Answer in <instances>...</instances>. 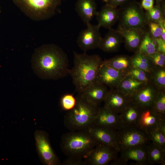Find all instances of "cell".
Instances as JSON below:
<instances>
[{
    "mask_svg": "<svg viewBox=\"0 0 165 165\" xmlns=\"http://www.w3.org/2000/svg\"><path fill=\"white\" fill-rule=\"evenodd\" d=\"M149 57L155 66L165 68V54L157 51Z\"/></svg>",
    "mask_w": 165,
    "mask_h": 165,
    "instance_id": "cell-36",
    "label": "cell"
},
{
    "mask_svg": "<svg viewBox=\"0 0 165 165\" xmlns=\"http://www.w3.org/2000/svg\"><path fill=\"white\" fill-rule=\"evenodd\" d=\"M156 5H160L162 3L164 2V0H156Z\"/></svg>",
    "mask_w": 165,
    "mask_h": 165,
    "instance_id": "cell-42",
    "label": "cell"
},
{
    "mask_svg": "<svg viewBox=\"0 0 165 165\" xmlns=\"http://www.w3.org/2000/svg\"><path fill=\"white\" fill-rule=\"evenodd\" d=\"M25 15L35 21L51 18L61 0H12Z\"/></svg>",
    "mask_w": 165,
    "mask_h": 165,
    "instance_id": "cell-5",
    "label": "cell"
},
{
    "mask_svg": "<svg viewBox=\"0 0 165 165\" xmlns=\"http://www.w3.org/2000/svg\"><path fill=\"white\" fill-rule=\"evenodd\" d=\"M97 5L95 0H77L75 10L83 22L86 25L96 16Z\"/></svg>",
    "mask_w": 165,
    "mask_h": 165,
    "instance_id": "cell-22",
    "label": "cell"
},
{
    "mask_svg": "<svg viewBox=\"0 0 165 165\" xmlns=\"http://www.w3.org/2000/svg\"><path fill=\"white\" fill-rule=\"evenodd\" d=\"M104 2H105L106 4L107 3V2H108V0H103Z\"/></svg>",
    "mask_w": 165,
    "mask_h": 165,
    "instance_id": "cell-43",
    "label": "cell"
},
{
    "mask_svg": "<svg viewBox=\"0 0 165 165\" xmlns=\"http://www.w3.org/2000/svg\"><path fill=\"white\" fill-rule=\"evenodd\" d=\"M95 16L99 26L109 30L118 21V9L106 4L97 12Z\"/></svg>",
    "mask_w": 165,
    "mask_h": 165,
    "instance_id": "cell-21",
    "label": "cell"
},
{
    "mask_svg": "<svg viewBox=\"0 0 165 165\" xmlns=\"http://www.w3.org/2000/svg\"><path fill=\"white\" fill-rule=\"evenodd\" d=\"M157 51V44L156 40L150 35L148 30H146L136 52L149 56Z\"/></svg>",
    "mask_w": 165,
    "mask_h": 165,
    "instance_id": "cell-27",
    "label": "cell"
},
{
    "mask_svg": "<svg viewBox=\"0 0 165 165\" xmlns=\"http://www.w3.org/2000/svg\"><path fill=\"white\" fill-rule=\"evenodd\" d=\"M1 7H0V14H1Z\"/></svg>",
    "mask_w": 165,
    "mask_h": 165,
    "instance_id": "cell-44",
    "label": "cell"
},
{
    "mask_svg": "<svg viewBox=\"0 0 165 165\" xmlns=\"http://www.w3.org/2000/svg\"><path fill=\"white\" fill-rule=\"evenodd\" d=\"M162 29V34L161 38L165 41V19H163L158 23Z\"/></svg>",
    "mask_w": 165,
    "mask_h": 165,
    "instance_id": "cell-41",
    "label": "cell"
},
{
    "mask_svg": "<svg viewBox=\"0 0 165 165\" xmlns=\"http://www.w3.org/2000/svg\"><path fill=\"white\" fill-rule=\"evenodd\" d=\"M127 74L113 68L103 61L99 68L96 80L110 89H116Z\"/></svg>",
    "mask_w": 165,
    "mask_h": 165,
    "instance_id": "cell-12",
    "label": "cell"
},
{
    "mask_svg": "<svg viewBox=\"0 0 165 165\" xmlns=\"http://www.w3.org/2000/svg\"><path fill=\"white\" fill-rule=\"evenodd\" d=\"M130 0H108L106 4L115 8Z\"/></svg>",
    "mask_w": 165,
    "mask_h": 165,
    "instance_id": "cell-38",
    "label": "cell"
},
{
    "mask_svg": "<svg viewBox=\"0 0 165 165\" xmlns=\"http://www.w3.org/2000/svg\"><path fill=\"white\" fill-rule=\"evenodd\" d=\"M31 63L34 72L42 79L56 80L69 74L67 55L54 44H43L36 48Z\"/></svg>",
    "mask_w": 165,
    "mask_h": 165,
    "instance_id": "cell-1",
    "label": "cell"
},
{
    "mask_svg": "<svg viewBox=\"0 0 165 165\" xmlns=\"http://www.w3.org/2000/svg\"><path fill=\"white\" fill-rule=\"evenodd\" d=\"M98 143L86 131H70L62 136L60 147L68 157L84 159Z\"/></svg>",
    "mask_w": 165,
    "mask_h": 165,
    "instance_id": "cell-4",
    "label": "cell"
},
{
    "mask_svg": "<svg viewBox=\"0 0 165 165\" xmlns=\"http://www.w3.org/2000/svg\"><path fill=\"white\" fill-rule=\"evenodd\" d=\"M141 108L130 102L119 114L123 127H136Z\"/></svg>",
    "mask_w": 165,
    "mask_h": 165,
    "instance_id": "cell-23",
    "label": "cell"
},
{
    "mask_svg": "<svg viewBox=\"0 0 165 165\" xmlns=\"http://www.w3.org/2000/svg\"><path fill=\"white\" fill-rule=\"evenodd\" d=\"M119 152L114 147L98 142L84 160L86 165H106L118 157Z\"/></svg>",
    "mask_w": 165,
    "mask_h": 165,
    "instance_id": "cell-9",
    "label": "cell"
},
{
    "mask_svg": "<svg viewBox=\"0 0 165 165\" xmlns=\"http://www.w3.org/2000/svg\"><path fill=\"white\" fill-rule=\"evenodd\" d=\"M130 57L133 68L150 73L156 67L149 56L136 52Z\"/></svg>",
    "mask_w": 165,
    "mask_h": 165,
    "instance_id": "cell-28",
    "label": "cell"
},
{
    "mask_svg": "<svg viewBox=\"0 0 165 165\" xmlns=\"http://www.w3.org/2000/svg\"><path fill=\"white\" fill-rule=\"evenodd\" d=\"M147 84L127 74L117 88L130 98Z\"/></svg>",
    "mask_w": 165,
    "mask_h": 165,
    "instance_id": "cell-24",
    "label": "cell"
},
{
    "mask_svg": "<svg viewBox=\"0 0 165 165\" xmlns=\"http://www.w3.org/2000/svg\"><path fill=\"white\" fill-rule=\"evenodd\" d=\"M148 31L150 35L154 38H161L162 29L160 24L157 22L150 21L148 22Z\"/></svg>",
    "mask_w": 165,
    "mask_h": 165,
    "instance_id": "cell-35",
    "label": "cell"
},
{
    "mask_svg": "<svg viewBox=\"0 0 165 165\" xmlns=\"http://www.w3.org/2000/svg\"><path fill=\"white\" fill-rule=\"evenodd\" d=\"M63 165H86L83 159L73 157H68L62 163Z\"/></svg>",
    "mask_w": 165,
    "mask_h": 165,
    "instance_id": "cell-37",
    "label": "cell"
},
{
    "mask_svg": "<svg viewBox=\"0 0 165 165\" xmlns=\"http://www.w3.org/2000/svg\"><path fill=\"white\" fill-rule=\"evenodd\" d=\"M74 65L69 74L78 93H82L96 81L100 67L103 62L98 55H89L73 52Z\"/></svg>",
    "mask_w": 165,
    "mask_h": 165,
    "instance_id": "cell-2",
    "label": "cell"
},
{
    "mask_svg": "<svg viewBox=\"0 0 165 165\" xmlns=\"http://www.w3.org/2000/svg\"><path fill=\"white\" fill-rule=\"evenodd\" d=\"M104 61L113 68L127 74L133 68L131 57L127 55H117Z\"/></svg>",
    "mask_w": 165,
    "mask_h": 165,
    "instance_id": "cell-25",
    "label": "cell"
},
{
    "mask_svg": "<svg viewBox=\"0 0 165 165\" xmlns=\"http://www.w3.org/2000/svg\"><path fill=\"white\" fill-rule=\"evenodd\" d=\"M128 74L140 81L146 83H150L151 75L149 72L140 69L132 68L128 72Z\"/></svg>",
    "mask_w": 165,
    "mask_h": 165,
    "instance_id": "cell-33",
    "label": "cell"
},
{
    "mask_svg": "<svg viewBox=\"0 0 165 165\" xmlns=\"http://www.w3.org/2000/svg\"><path fill=\"white\" fill-rule=\"evenodd\" d=\"M116 30L123 36L125 49L129 52H136L146 30L142 28H126L119 26Z\"/></svg>",
    "mask_w": 165,
    "mask_h": 165,
    "instance_id": "cell-15",
    "label": "cell"
},
{
    "mask_svg": "<svg viewBox=\"0 0 165 165\" xmlns=\"http://www.w3.org/2000/svg\"><path fill=\"white\" fill-rule=\"evenodd\" d=\"M130 102V99L117 88L110 89L104 101V106L119 114Z\"/></svg>",
    "mask_w": 165,
    "mask_h": 165,
    "instance_id": "cell-17",
    "label": "cell"
},
{
    "mask_svg": "<svg viewBox=\"0 0 165 165\" xmlns=\"http://www.w3.org/2000/svg\"><path fill=\"white\" fill-rule=\"evenodd\" d=\"M150 142L147 144L148 164L165 165V150Z\"/></svg>",
    "mask_w": 165,
    "mask_h": 165,
    "instance_id": "cell-26",
    "label": "cell"
},
{
    "mask_svg": "<svg viewBox=\"0 0 165 165\" xmlns=\"http://www.w3.org/2000/svg\"><path fill=\"white\" fill-rule=\"evenodd\" d=\"M123 43L124 39L121 34L112 28L102 38L98 48L106 53L116 52L119 50Z\"/></svg>",
    "mask_w": 165,
    "mask_h": 165,
    "instance_id": "cell-19",
    "label": "cell"
},
{
    "mask_svg": "<svg viewBox=\"0 0 165 165\" xmlns=\"http://www.w3.org/2000/svg\"><path fill=\"white\" fill-rule=\"evenodd\" d=\"M150 73V83L159 90H165V68L156 66Z\"/></svg>",
    "mask_w": 165,
    "mask_h": 165,
    "instance_id": "cell-29",
    "label": "cell"
},
{
    "mask_svg": "<svg viewBox=\"0 0 165 165\" xmlns=\"http://www.w3.org/2000/svg\"><path fill=\"white\" fill-rule=\"evenodd\" d=\"M165 122V118L156 113L152 108H141L136 127L147 134L150 131L158 129L159 126Z\"/></svg>",
    "mask_w": 165,
    "mask_h": 165,
    "instance_id": "cell-14",
    "label": "cell"
},
{
    "mask_svg": "<svg viewBox=\"0 0 165 165\" xmlns=\"http://www.w3.org/2000/svg\"><path fill=\"white\" fill-rule=\"evenodd\" d=\"M117 9L118 26L126 28H145L147 26L145 12L135 0L127 2Z\"/></svg>",
    "mask_w": 165,
    "mask_h": 165,
    "instance_id": "cell-6",
    "label": "cell"
},
{
    "mask_svg": "<svg viewBox=\"0 0 165 165\" xmlns=\"http://www.w3.org/2000/svg\"><path fill=\"white\" fill-rule=\"evenodd\" d=\"M93 125L116 131L123 127L119 114L104 106L99 108Z\"/></svg>",
    "mask_w": 165,
    "mask_h": 165,
    "instance_id": "cell-13",
    "label": "cell"
},
{
    "mask_svg": "<svg viewBox=\"0 0 165 165\" xmlns=\"http://www.w3.org/2000/svg\"><path fill=\"white\" fill-rule=\"evenodd\" d=\"M34 138L41 162L46 165H60V161L51 145L48 134L43 130H37Z\"/></svg>",
    "mask_w": 165,
    "mask_h": 165,
    "instance_id": "cell-8",
    "label": "cell"
},
{
    "mask_svg": "<svg viewBox=\"0 0 165 165\" xmlns=\"http://www.w3.org/2000/svg\"><path fill=\"white\" fill-rule=\"evenodd\" d=\"M74 108L65 115L64 123L70 131H85L94 124L99 107L78 93Z\"/></svg>",
    "mask_w": 165,
    "mask_h": 165,
    "instance_id": "cell-3",
    "label": "cell"
},
{
    "mask_svg": "<svg viewBox=\"0 0 165 165\" xmlns=\"http://www.w3.org/2000/svg\"><path fill=\"white\" fill-rule=\"evenodd\" d=\"M117 132L118 145L120 151L150 141L147 134L137 127H123Z\"/></svg>",
    "mask_w": 165,
    "mask_h": 165,
    "instance_id": "cell-7",
    "label": "cell"
},
{
    "mask_svg": "<svg viewBox=\"0 0 165 165\" xmlns=\"http://www.w3.org/2000/svg\"><path fill=\"white\" fill-rule=\"evenodd\" d=\"M157 113L165 118V90H160L152 107Z\"/></svg>",
    "mask_w": 165,
    "mask_h": 165,
    "instance_id": "cell-31",
    "label": "cell"
},
{
    "mask_svg": "<svg viewBox=\"0 0 165 165\" xmlns=\"http://www.w3.org/2000/svg\"><path fill=\"white\" fill-rule=\"evenodd\" d=\"M165 2L160 5L154 6L151 9L145 12L147 22L152 21L159 23L165 19Z\"/></svg>",
    "mask_w": 165,
    "mask_h": 165,
    "instance_id": "cell-30",
    "label": "cell"
},
{
    "mask_svg": "<svg viewBox=\"0 0 165 165\" xmlns=\"http://www.w3.org/2000/svg\"><path fill=\"white\" fill-rule=\"evenodd\" d=\"M157 44V51L165 54V41L161 38L155 39Z\"/></svg>",
    "mask_w": 165,
    "mask_h": 165,
    "instance_id": "cell-40",
    "label": "cell"
},
{
    "mask_svg": "<svg viewBox=\"0 0 165 165\" xmlns=\"http://www.w3.org/2000/svg\"><path fill=\"white\" fill-rule=\"evenodd\" d=\"M147 144L120 150V156L112 161L110 165H127L130 160L135 161L136 165H148Z\"/></svg>",
    "mask_w": 165,
    "mask_h": 165,
    "instance_id": "cell-10",
    "label": "cell"
},
{
    "mask_svg": "<svg viewBox=\"0 0 165 165\" xmlns=\"http://www.w3.org/2000/svg\"><path fill=\"white\" fill-rule=\"evenodd\" d=\"M159 91L149 83L130 98L133 103L141 108H152Z\"/></svg>",
    "mask_w": 165,
    "mask_h": 165,
    "instance_id": "cell-16",
    "label": "cell"
},
{
    "mask_svg": "<svg viewBox=\"0 0 165 165\" xmlns=\"http://www.w3.org/2000/svg\"><path fill=\"white\" fill-rule=\"evenodd\" d=\"M76 97L71 94H66L61 97L60 101L61 107L63 110L69 111L72 110L76 103Z\"/></svg>",
    "mask_w": 165,
    "mask_h": 165,
    "instance_id": "cell-34",
    "label": "cell"
},
{
    "mask_svg": "<svg viewBox=\"0 0 165 165\" xmlns=\"http://www.w3.org/2000/svg\"><path fill=\"white\" fill-rule=\"evenodd\" d=\"M80 33L77 42L79 47L84 52L98 48L102 37L100 31V27L90 23Z\"/></svg>",
    "mask_w": 165,
    "mask_h": 165,
    "instance_id": "cell-11",
    "label": "cell"
},
{
    "mask_svg": "<svg viewBox=\"0 0 165 165\" xmlns=\"http://www.w3.org/2000/svg\"><path fill=\"white\" fill-rule=\"evenodd\" d=\"M154 0H142L141 5L146 11L152 9L154 6Z\"/></svg>",
    "mask_w": 165,
    "mask_h": 165,
    "instance_id": "cell-39",
    "label": "cell"
},
{
    "mask_svg": "<svg viewBox=\"0 0 165 165\" xmlns=\"http://www.w3.org/2000/svg\"><path fill=\"white\" fill-rule=\"evenodd\" d=\"M147 134L151 142L161 149L165 150V135L158 129L151 130Z\"/></svg>",
    "mask_w": 165,
    "mask_h": 165,
    "instance_id": "cell-32",
    "label": "cell"
},
{
    "mask_svg": "<svg viewBox=\"0 0 165 165\" xmlns=\"http://www.w3.org/2000/svg\"><path fill=\"white\" fill-rule=\"evenodd\" d=\"M108 90L106 85L96 80L80 93L88 100L99 106L104 102Z\"/></svg>",
    "mask_w": 165,
    "mask_h": 165,
    "instance_id": "cell-20",
    "label": "cell"
},
{
    "mask_svg": "<svg viewBox=\"0 0 165 165\" xmlns=\"http://www.w3.org/2000/svg\"><path fill=\"white\" fill-rule=\"evenodd\" d=\"M85 131L98 142L114 147L120 151L118 145L117 131L94 125Z\"/></svg>",
    "mask_w": 165,
    "mask_h": 165,
    "instance_id": "cell-18",
    "label": "cell"
}]
</instances>
